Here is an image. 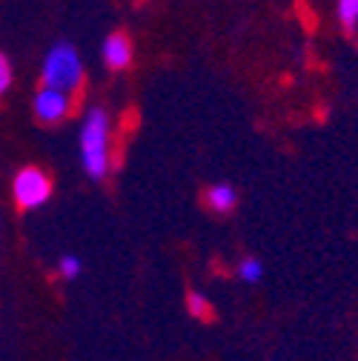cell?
Listing matches in <instances>:
<instances>
[{"label":"cell","mask_w":358,"mask_h":361,"mask_svg":"<svg viewBox=\"0 0 358 361\" xmlns=\"http://www.w3.org/2000/svg\"><path fill=\"white\" fill-rule=\"evenodd\" d=\"M80 164L92 180H104L109 172V115L92 106L80 126Z\"/></svg>","instance_id":"obj_1"},{"label":"cell","mask_w":358,"mask_h":361,"mask_svg":"<svg viewBox=\"0 0 358 361\" xmlns=\"http://www.w3.org/2000/svg\"><path fill=\"white\" fill-rule=\"evenodd\" d=\"M40 78L47 89H55V92H63V95L75 92L83 83V61L72 43H55L47 61H43Z\"/></svg>","instance_id":"obj_2"},{"label":"cell","mask_w":358,"mask_h":361,"mask_svg":"<svg viewBox=\"0 0 358 361\" xmlns=\"http://www.w3.org/2000/svg\"><path fill=\"white\" fill-rule=\"evenodd\" d=\"M12 192H15V204H18L20 209H35V207H40V204L49 201V195H52V180L43 175L40 169L26 166V169H20V172L15 175Z\"/></svg>","instance_id":"obj_3"},{"label":"cell","mask_w":358,"mask_h":361,"mask_svg":"<svg viewBox=\"0 0 358 361\" xmlns=\"http://www.w3.org/2000/svg\"><path fill=\"white\" fill-rule=\"evenodd\" d=\"M66 112H69V98L63 92H55V89L43 86L35 95V115L43 123H58L61 118H66Z\"/></svg>","instance_id":"obj_4"},{"label":"cell","mask_w":358,"mask_h":361,"mask_svg":"<svg viewBox=\"0 0 358 361\" xmlns=\"http://www.w3.org/2000/svg\"><path fill=\"white\" fill-rule=\"evenodd\" d=\"M101 55H104V63H106L109 69L121 72V69H126V66L132 63V43H129V37H126L123 32H112V35L104 40Z\"/></svg>","instance_id":"obj_5"},{"label":"cell","mask_w":358,"mask_h":361,"mask_svg":"<svg viewBox=\"0 0 358 361\" xmlns=\"http://www.w3.org/2000/svg\"><path fill=\"white\" fill-rule=\"evenodd\" d=\"M235 190H233V184H212L209 187V192H206V204L215 209V212H230L233 207H235Z\"/></svg>","instance_id":"obj_6"},{"label":"cell","mask_w":358,"mask_h":361,"mask_svg":"<svg viewBox=\"0 0 358 361\" xmlns=\"http://www.w3.org/2000/svg\"><path fill=\"white\" fill-rule=\"evenodd\" d=\"M238 279L241 281H247V284H258L261 279H264V264L258 261V258H244L241 264H238Z\"/></svg>","instance_id":"obj_7"},{"label":"cell","mask_w":358,"mask_h":361,"mask_svg":"<svg viewBox=\"0 0 358 361\" xmlns=\"http://www.w3.org/2000/svg\"><path fill=\"white\" fill-rule=\"evenodd\" d=\"M338 18L347 32L358 26V0H338Z\"/></svg>","instance_id":"obj_8"},{"label":"cell","mask_w":358,"mask_h":361,"mask_svg":"<svg viewBox=\"0 0 358 361\" xmlns=\"http://www.w3.org/2000/svg\"><path fill=\"white\" fill-rule=\"evenodd\" d=\"M80 269H83V264H80V258L78 255H63L61 261H58V273H61V279H78L80 276Z\"/></svg>","instance_id":"obj_9"},{"label":"cell","mask_w":358,"mask_h":361,"mask_svg":"<svg viewBox=\"0 0 358 361\" xmlns=\"http://www.w3.org/2000/svg\"><path fill=\"white\" fill-rule=\"evenodd\" d=\"M187 307H190V312L195 315V319H206L209 315V301H206V295H201V293H190L187 295Z\"/></svg>","instance_id":"obj_10"},{"label":"cell","mask_w":358,"mask_h":361,"mask_svg":"<svg viewBox=\"0 0 358 361\" xmlns=\"http://www.w3.org/2000/svg\"><path fill=\"white\" fill-rule=\"evenodd\" d=\"M9 86H12V63L4 52H0V95H6Z\"/></svg>","instance_id":"obj_11"}]
</instances>
